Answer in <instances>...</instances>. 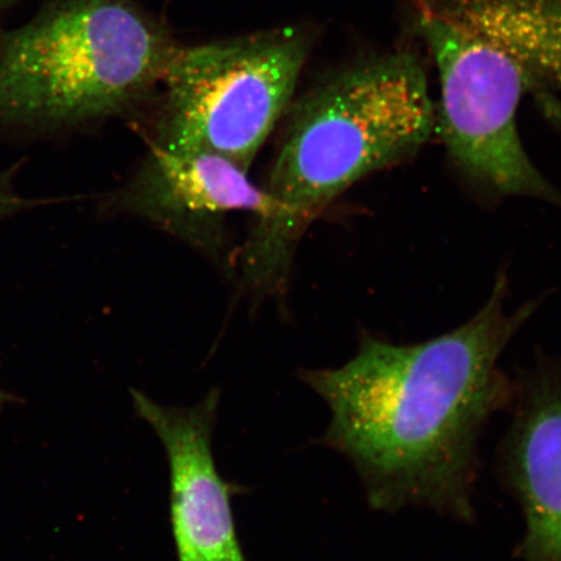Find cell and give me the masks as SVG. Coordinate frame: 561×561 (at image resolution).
<instances>
[{
	"label": "cell",
	"instance_id": "cell-4",
	"mask_svg": "<svg viewBox=\"0 0 561 561\" xmlns=\"http://www.w3.org/2000/svg\"><path fill=\"white\" fill-rule=\"evenodd\" d=\"M305 59L291 32L175 48L153 145L213 152L249 171L289 107Z\"/></svg>",
	"mask_w": 561,
	"mask_h": 561
},
{
	"label": "cell",
	"instance_id": "cell-11",
	"mask_svg": "<svg viewBox=\"0 0 561 561\" xmlns=\"http://www.w3.org/2000/svg\"><path fill=\"white\" fill-rule=\"evenodd\" d=\"M19 2L20 0H0V21H2L4 13ZM0 35H2V32H0Z\"/></svg>",
	"mask_w": 561,
	"mask_h": 561
},
{
	"label": "cell",
	"instance_id": "cell-12",
	"mask_svg": "<svg viewBox=\"0 0 561 561\" xmlns=\"http://www.w3.org/2000/svg\"><path fill=\"white\" fill-rule=\"evenodd\" d=\"M4 399H5V396L3 394V392H2V391H0V405H2V404H3Z\"/></svg>",
	"mask_w": 561,
	"mask_h": 561
},
{
	"label": "cell",
	"instance_id": "cell-3",
	"mask_svg": "<svg viewBox=\"0 0 561 561\" xmlns=\"http://www.w3.org/2000/svg\"><path fill=\"white\" fill-rule=\"evenodd\" d=\"M175 48L131 0H56L0 35V129L115 115L163 81Z\"/></svg>",
	"mask_w": 561,
	"mask_h": 561
},
{
	"label": "cell",
	"instance_id": "cell-2",
	"mask_svg": "<svg viewBox=\"0 0 561 561\" xmlns=\"http://www.w3.org/2000/svg\"><path fill=\"white\" fill-rule=\"evenodd\" d=\"M436 105L415 56H385L336 75L298 104L263 187L244 276L273 289L316 217L356 182L415 153L436 131Z\"/></svg>",
	"mask_w": 561,
	"mask_h": 561
},
{
	"label": "cell",
	"instance_id": "cell-5",
	"mask_svg": "<svg viewBox=\"0 0 561 561\" xmlns=\"http://www.w3.org/2000/svg\"><path fill=\"white\" fill-rule=\"evenodd\" d=\"M416 27L438 68L436 130L458 170L485 191L561 207V193L538 171L517 129V110L536 91L501 48L447 21L416 12Z\"/></svg>",
	"mask_w": 561,
	"mask_h": 561
},
{
	"label": "cell",
	"instance_id": "cell-10",
	"mask_svg": "<svg viewBox=\"0 0 561 561\" xmlns=\"http://www.w3.org/2000/svg\"><path fill=\"white\" fill-rule=\"evenodd\" d=\"M32 206L33 201L25 199L13 187L11 172L0 173V220Z\"/></svg>",
	"mask_w": 561,
	"mask_h": 561
},
{
	"label": "cell",
	"instance_id": "cell-7",
	"mask_svg": "<svg viewBox=\"0 0 561 561\" xmlns=\"http://www.w3.org/2000/svg\"><path fill=\"white\" fill-rule=\"evenodd\" d=\"M514 382L496 472L524 517L516 553L523 561H561V363L538 355Z\"/></svg>",
	"mask_w": 561,
	"mask_h": 561
},
{
	"label": "cell",
	"instance_id": "cell-1",
	"mask_svg": "<svg viewBox=\"0 0 561 561\" xmlns=\"http://www.w3.org/2000/svg\"><path fill=\"white\" fill-rule=\"evenodd\" d=\"M506 290L501 275L472 319L436 339L397 345L363 333L342 367L298 371L331 410L314 444L350 461L370 510L476 522L480 442L515 397L500 359L538 306L528 301L508 313Z\"/></svg>",
	"mask_w": 561,
	"mask_h": 561
},
{
	"label": "cell",
	"instance_id": "cell-6",
	"mask_svg": "<svg viewBox=\"0 0 561 561\" xmlns=\"http://www.w3.org/2000/svg\"><path fill=\"white\" fill-rule=\"evenodd\" d=\"M133 407L163 445L170 468V522L178 561H249L231 500L248 488L222 479L213 440L221 391L192 407H165L130 389Z\"/></svg>",
	"mask_w": 561,
	"mask_h": 561
},
{
	"label": "cell",
	"instance_id": "cell-9",
	"mask_svg": "<svg viewBox=\"0 0 561 561\" xmlns=\"http://www.w3.org/2000/svg\"><path fill=\"white\" fill-rule=\"evenodd\" d=\"M416 12L501 48L529 75L537 93L561 90V0H416Z\"/></svg>",
	"mask_w": 561,
	"mask_h": 561
},
{
	"label": "cell",
	"instance_id": "cell-8",
	"mask_svg": "<svg viewBox=\"0 0 561 561\" xmlns=\"http://www.w3.org/2000/svg\"><path fill=\"white\" fill-rule=\"evenodd\" d=\"M121 206L201 249L222 241L229 216H262L263 187L229 159L201 150L152 145L149 156L121 194Z\"/></svg>",
	"mask_w": 561,
	"mask_h": 561
}]
</instances>
